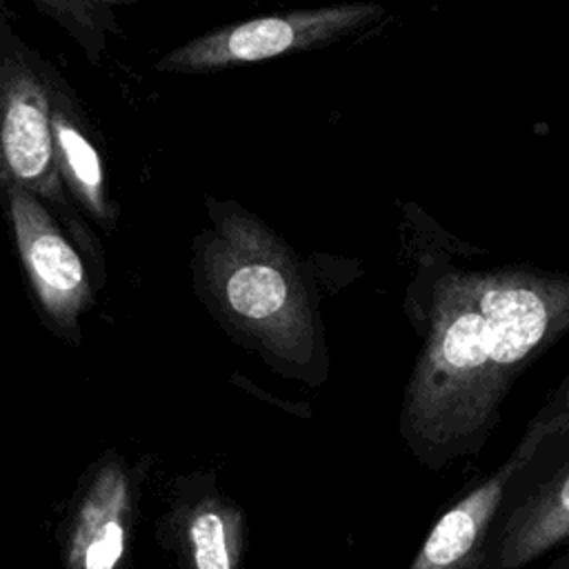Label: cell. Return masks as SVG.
Here are the masks:
<instances>
[{
  "mask_svg": "<svg viewBox=\"0 0 569 569\" xmlns=\"http://www.w3.org/2000/svg\"><path fill=\"white\" fill-rule=\"evenodd\" d=\"M400 402V436L427 469L476 456L520 373L569 331V276L533 267L442 269Z\"/></svg>",
  "mask_w": 569,
  "mask_h": 569,
  "instance_id": "6da1fadb",
  "label": "cell"
},
{
  "mask_svg": "<svg viewBox=\"0 0 569 569\" xmlns=\"http://www.w3.org/2000/svg\"><path fill=\"white\" fill-rule=\"evenodd\" d=\"M209 224L193 240V289L229 338L276 373L307 385L327 378L318 296L296 251L233 200L207 198Z\"/></svg>",
  "mask_w": 569,
  "mask_h": 569,
  "instance_id": "7a4b0ae2",
  "label": "cell"
},
{
  "mask_svg": "<svg viewBox=\"0 0 569 569\" xmlns=\"http://www.w3.org/2000/svg\"><path fill=\"white\" fill-rule=\"evenodd\" d=\"M567 438L569 433L547 436L529 422L511 456L440 511L407 569H485L500 525L556 460Z\"/></svg>",
  "mask_w": 569,
  "mask_h": 569,
  "instance_id": "3957f363",
  "label": "cell"
},
{
  "mask_svg": "<svg viewBox=\"0 0 569 569\" xmlns=\"http://www.w3.org/2000/svg\"><path fill=\"white\" fill-rule=\"evenodd\" d=\"M382 16L385 9L367 0L258 16L184 42L160 58L156 69L167 73H211L313 51L376 24Z\"/></svg>",
  "mask_w": 569,
  "mask_h": 569,
  "instance_id": "277c9868",
  "label": "cell"
},
{
  "mask_svg": "<svg viewBox=\"0 0 569 569\" xmlns=\"http://www.w3.org/2000/svg\"><path fill=\"white\" fill-rule=\"evenodd\" d=\"M4 182L20 184L47 207H53V216L67 236L71 233L76 247L93 262L102 284V249L76 213L58 176L49 84L22 62L7 69L0 82V184Z\"/></svg>",
  "mask_w": 569,
  "mask_h": 569,
  "instance_id": "5b68a950",
  "label": "cell"
},
{
  "mask_svg": "<svg viewBox=\"0 0 569 569\" xmlns=\"http://www.w3.org/2000/svg\"><path fill=\"white\" fill-rule=\"evenodd\" d=\"M0 187L38 307L58 333L78 342L80 316L93 305L96 289L84 253L38 196L13 182Z\"/></svg>",
  "mask_w": 569,
  "mask_h": 569,
  "instance_id": "8992f818",
  "label": "cell"
},
{
  "mask_svg": "<svg viewBox=\"0 0 569 569\" xmlns=\"http://www.w3.org/2000/svg\"><path fill=\"white\" fill-rule=\"evenodd\" d=\"M569 545V438L500 525L485 569H525Z\"/></svg>",
  "mask_w": 569,
  "mask_h": 569,
  "instance_id": "52a82bcc",
  "label": "cell"
},
{
  "mask_svg": "<svg viewBox=\"0 0 569 569\" xmlns=\"http://www.w3.org/2000/svg\"><path fill=\"white\" fill-rule=\"evenodd\" d=\"M131 513V485L118 458H104L93 471L73 516L69 569H116L124 553Z\"/></svg>",
  "mask_w": 569,
  "mask_h": 569,
  "instance_id": "ba28073f",
  "label": "cell"
},
{
  "mask_svg": "<svg viewBox=\"0 0 569 569\" xmlns=\"http://www.w3.org/2000/svg\"><path fill=\"white\" fill-rule=\"evenodd\" d=\"M184 569H242L247 520L242 507L202 485L178 511Z\"/></svg>",
  "mask_w": 569,
  "mask_h": 569,
  "instance_id": "9c48e42d",
  "label": "cell"
},
{
  "mask_svg": "<svg viewBox=\"0 0 569 569\" xmlns=\"http://www.w3.org/2000/svg\"><path fill=\"white\" fill-rule=\"evenodd\" d=\"M49 102L60 182L87 216H91L102 229H111L118 213L107 191L102 158L76 109L71 107L67 93L49 84Z\"/></svg>",
  "mask_w": 569,
  "mask_h": 569,
  "instance_id": "30bf717a",
  "label": "cell"
},
{
  "mask_svg": "<svg viewBox=\"0 0 569 569\" xmlns=\"http://www.w3.org/2000/svg\"><path fill=\"white\" fill-rule=\"evenodd\" d=\"M531 422H536L547 436L569 433V376L560 382V387L551 393L547 405L536 413Z\"/></svg>",
  "mask_w": 569,
  "mask_h": 569,
  "instance_id": "8fae6325",
  "label": "cell"
},
{
  "mask_svg": "<svg viewBox=\"0 0 569 569\" xmlns=\"http://www.w3.org/2000/svg\"><path fill=\"white\" fill-rule=\"evenodd\" d=\"M545 569H569V551H565L562 556H558L556 560H551Z\"/></svg>",
  "mask_w": 569,
  "mask_h": 569,
  "instance_id": "7c38bea8",
  "label": "cell"
}]
</instances>
